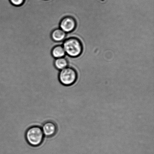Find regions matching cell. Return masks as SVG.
Returning <instances> with one entry per match:
<instances>
[{
    "instance_id": "6da1fadb",
    "label": "cell",
    "mask_w": 154,
    "mask_h": 154,
    "mask_svg": "<svg viewBox=\"0 0 154 154\" xmlns=\"http://www.w3.org/2000/svg\"><path fill=\"white\" fill-rule=\"evenodd\" d=\"M63 46L66 55L72 58H76L81 55L82 51V45L76 37L66 38L63 42Z\"/></svg>"
},
{
    "instance_id": "7a4b0ae2",
    "label": "cell",
    "mask_w": 154,
    "mask_h": 154,
    "mask_svg": "<svg viewBox=\"0 0 154 154\" xmlns=\"http://www.w3.org/2000/svg\"><path fill=\"white\" fill-rule=\"evenodd\" d=\"M42 128L38 126L30 127L27 130L25 138L27 143L32 147H37L43 143L45 138Z\"/></svg>"
},
{
    "instance_id": "3957f363",
    "label": "cell",
    "mask_w": 154,
    "mask_h": 154,
    "mask_svg": "<svg viewBox=\"0 0 154 154\" xmlns=\"http://www.w3.org/2000/svg\"><path fill=\"white\" fill-rule=\"evenodd\" d=\"M77 78L78 74L76 70L69 66L60 70L59 73V82L65 86H70L74 84Z\"/></svg>"
},
{
    "instance_id": "277c9868",
    "label": "cell",
    "mask_w": 154,
    "mask_h": 154,
    "mask_svg": "<svg viewBox=\"0 0 154 154\" xmlns=\"http://www.w3.org/2000/svg\"><path fill=\"white\" fill-rule=\"evenodd\" d=\"M76 26V19L71 16H68L63 18L60 24V28L67 34L74 31Z\"/></svg>"
},
{
    "instance_id": "5b68a950",
    "label": "cell",
    "mask_w": 154,
    "mask_h": 154,
    "mask_svg": "<svg viewBox=\"0 0 154 154\" xmlns=\"http://www.w3.org/2000/svg\"><path fill=\"white\" fill-rule=\"evenodd\" d=\"M41 128L45 136L48 138L54 136L58 131L57 125L51 121L45 122Z\"/></svg>"
},
{
    "instance_id": "8992f818",
    "label": "cell",
    "mask_w": 154,
    "mask_h": 154,
    "mask_svg": "<svg viewBox=\"0 0 154 154\" xmlns=\"http://www.w3.org/2000/svg\"><path fill=\"white\" fill-rule=\"evenodd\" d=\"M51 36L54 42H63L66 39L67 33L59 28L54 29L51 33Z\"/></svg>"
},
{
    "instance_id": "52a82bcc",
    "label": "cell",
    "mask_w": 154,
    "mask_h": 154,
    "mask_svg": "<svg viewBox=\"0 0 154 154\" xmlns=\"http://www.w3.org/2000/svg\"><path fill=\"white\" fill-rule=\"evenodd\" d=\"M51 54L54 58H58L64 57L66 55V53L62 45H57L53 48Z\"/></svg>"
},
{
    "instance_id": "ba28073f",
    "label": "cell",
    "mask_w": 154,
    "mask_h": 154,
    "mask_svg": "<svg viewBox=\"0 0 154 154\" xmlns=\"http://www.w3.org/2000/svg\"><path fill=\"white\" fill-rule=\"evenodd\" d=\"M54 66L57 70H61L68 67L69 63L66 57L55 59Z\"/></svg>"
},
{
    "instance_id": "9c48e42d",
    "label": "cell",
    "mask_w": 154,
    "mask_h": 154,
    "mask_svg": "<svg viewBox=\"0 0 154 154\" xmlns=\"http://www.w3.org/2000/svg\"><path fill=\"white\" fill-rule=\"evenodd\" d=\"M11 4L13 5L19 7L22 5L25 2V0H9Z\"/></svg>"
}]
</instances>
